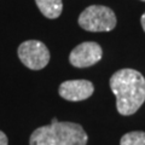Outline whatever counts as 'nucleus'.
I'll return each mask as SVG.
<instances>
[{
    "mask_svg": "<svg viewBox=\"0 0 145 145\" xmlns=\"http://www.w3.org/2000/svg\"><path fill=\"white\" fill-rule=\"evenodd\" d=\"M110 88L116 97V109L129 116L145 102V79L138 70L121 69L110 78Z\"/></svg>",
    "mask_w": 145,
    "mask_h": 145,
    "instance_id": "1",
    "label": "nucleus"
},
{
    "mask_svg": "<svg viewBox=\"0 0 145 145\" xmlns=\"http://www.w3.org/2000/svg\"><path fill=\"white\" fill-rule=\"evenodd\" d=\"M88 135L82 126L74 122H58L53 119L47 126L36 128L29 145H86Z\"/></svg>",
    "mask_w": 145,
    "mask_h": 145,
    "instance_id": "2",
    "label": "nucleus"
},
{
    "mask_svg": "<svg viewBox=\"0 0 145 145\" xmlns=\"http://www.w3.org/2000/svg\"><path fill=\"white\" fill-rule=\"evenodd\" d=\"M116 16L111 8L92 5L81 12L79 24L87 31H110L116 27Z\"/></svg>",
    "mask_w": 145,
    "mask_h": 145,
    "instance_id": "3",
    "label": "nucleus"
},
{
    "mask_svg": "<svg viewBox=\"0 0 145 145\" xmlns=\"http://www.w3.org/2000/svg\"><path fill=\"white\" fill-rule=\"evenodd\" d=\"M21 62L31 70H41L50 62V51L39 40H28L20 45L17 50Z\"/></svg>",
    "mask_w": 145,
    "mask_h": 145,
    "instance_id": "4",
    "label": "nucleus"
},
{
    "mask_svg": "<svg viewBox=\"0 0 145 145\" xmlns=\"http://www.w3.org/2000/svg\"><path fill=\"white\" fill-rule=\"evenodd\" d=\"M103 50L97 42L86 41L78 45L70 52L69 62L75 68L92 67L102 59Z\"/></svg>",
    "mask_w": 145,
    "mask_h": 145,
    "instance_id": "5",
    "label": "nucleus"
},
{
    "mask_svg": "<svg viewBox=\"0 0 145 145\" xmlns=\"http://www.w3.org/2000/svg\"><path fill=\"white\" fill-rule=\"evenodd\" d=\"M59 96L70 102H80L89 98L94 92V86L88 80H68L59 86Z\"/></svg>",
    "mask_w": 145,
    "mask_h": 145,
    "instance_id": "6",
    "label": "nucleus"
},
{
    "mask_svg": "<svg viewBox=\"0 0 145 145\" xmlns=\"http://www.w3.org/2000/svg\"><path fill=\"white\" fill-rule=\"evenodd\" d=\"M35 3L42 15L50 20H54L61 16L63 10L62 0H35Z\"/></svg>",
    "mask_w": 145,
    "mask_h": 145,
    "instance_id": "7",
    "label": "nucleus"
},
{
    "mask_svg": "<svg viewBox=\"0 0 145 145\" xmlns=\"http://www.w3.org/2000/svg\"><path fill=\"white\" fill-rule=\"evenodd\" d=\"M120 145H145V132L134 131L122 135Z\"/></svg>",
    "mask_w": 145,
    "mask_h": 145,
    "instance_id": "8",
    "label": "nucleus"
},
{
    "mask_svg": "<svg viewBox=\"0 0 145 145\" xmlns=\"http://www.w3.org/2000/svg\"><path fill=\"white\" fill-rule=\"evenodd\" d=\"M8 144V139L6 137V134L0 131V145H7Z\"/></svg>",
    "mask_w": 145,
    "mask_h": 145,
    "instance_id": "9",
    "label": "nucleus"
},
{
    "mask_svg": "<svg viewBox=\"0 0 145 145\" xmlns=\"http://www.w3.org/2000/svg\"><path fill=\"white\" fill-rule=\"evenodd\" d=\"M140 22H142V27H143V29L145 31V13L142 16V20H140Z\"/></svg>",
    "mask_w": 145,
    "mask_h": 145,
    "instance_id": "10",
    "label": "nucleus"
},
{
    "mask_svg": "<svg viewBox=\"0 0 145 145\" xmlns=\"http://www.w3.org/2000/svg\"><path fill=\"white\" fill-rule=\"evenodd\" d=\"M143 1H145V0H143Z\"/></svg>",
    "mask_w": 145,
    "mask_h": 145,
    "instance_id": "11",
    "label": "nucleus"
}]
</instances>
